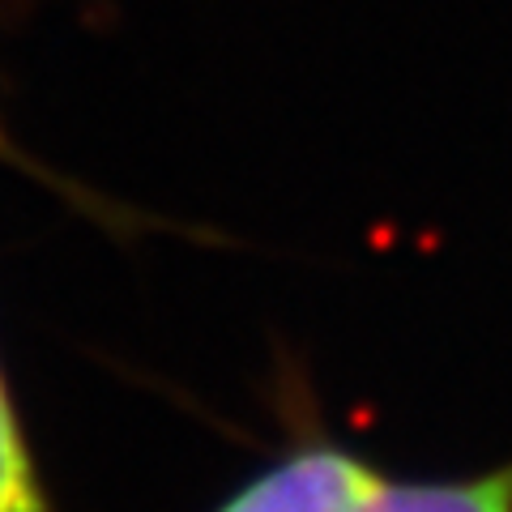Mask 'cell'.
<instances>
[{
  "mask_svg": "<svg viewBox=\"0 0 512 512\" xmlns=\"http://www.w3.org/2000/svg\"><path fill=\"white\" fill-rule=\"evenodd\" d=\"M0 154H5V133H0Z\"/></svg>",
  "mask_w": 512,
  "mask_h": 512,
  "instance_id": "obj_4",
  "label": "cell"
},
{
  "mask_svg": "<svg viewBox=\"0 0 512 512\" xmlns=\"http://www.w3.org/2000/svg\"><path fill=\"white\" fill-rule=\"evenodd\" d=\"M372 478L376 474L346 448L303 444L214 512H350Z\"/></svg>",
  "mask_w": 512,
  "mask_h": 512,
  "instance_id": "obj_1",
  "label": "cell"
},
{
  "mask_svg": "<svg viewBox=\"0 0 512 512\" xmlns=\"http://www.w3.org/2000/svg\"><path fill=\"white\" fill-rule=\"evenodd\" d=\"M0 512H52L39 483V470L30 461L5 376H0Z\"/></svg>",
  "mask_w": 512,
  "mask_h": 512,
  "instance_id": "obj_3",
  "label": "cell"
},
{
  "mask_svg": "<svg viewBox=\"0 0 512 512\" xmlns=\"http://www.w3.org/2000/svg\"><path fill=\"white\" fill-rule=\"evenodd\" d=\"M350 512H512V461L440 483H393L376 474Z\"/></svg>",
  "mask_w": 512,
  "mask_h": 512,
  "instance_id": "obj_2",
  "label": "cell"
}]
</instances>
